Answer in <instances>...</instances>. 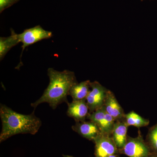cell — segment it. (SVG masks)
<instances>
[{"instance_id": "1", "label": "cell", "mask_w": 157, "mask_h": 157, "mask_svg": "<svg viewBox=\"0 0 157 157\" xmlns=\"http://www.w3.org/2000/svg\"><path fill=\"white\" fill-rule=\"evenodd\" d=\"M47 75L49 78L48 86L40 98L31 104L35 109L42 103H48L53 109L63 103L67 104L70 89L77 82L75 73L70 70L59 72L53 68H48Z\"/></svg>"}, {"instance_id": "2", "label": "cell", "mask_w": 157, "mask_h": 157, "mask_svg": "<svg viewBox=\"0 0 157 157\" xmlns=\"http://www.w3.org/2000/svg\"><path fill=\"white\" fill-rule=\"evenodd\" d=\"M0 117L2 123L1 143L17 134L35 135L42 126V121L35 115L34 111L28 115L21 114L4 104L0 106Z\"/></svg>"}, {"instance_id": "3", "label": "cell", "mask_w": 157, "mask_h": 157, "mask_svg": "<svg viewBox=\"0 0 157 157\" xmlns=\"http://www.w3.org/2000/svg\"><path fill=\"white\" fill-rule=\"evenodd\" d=\"M119 152L129 157H147L151 152L147 143L139 135L136 137H128L125 145Z\"/></svg>"}, {"instance_id": "4", "label": "cell", "mask_w": 157, "mask_h": 157, "mask_svg": "<svg viewBox=\"0 0 157 157\" xmlns=\"http://www.w3.org/2000/svg\"><path fill=\"white\" fill-rule=\"evenodd\" d=\"M90 87L86 101L91 113L103 107L108 90L96 81L90 82Z\"/></svg>"}, {"instance_id": "5", "label": "cell", "mask_w": 157, "mask_h": 157, "mask_svg": "<svg viewBox=\"0 0 157 157\" xmlns=\"http://www.w3.org/2000/svg\"><path fill=\"white\" fill-rule=\"evenodd\" d=\"M95 157H108L119 153V149L110 135L100 133L93 140Z\"/></svg>"}, {"instance_id": "6", "label": "cell", "mask_w": 157, "mask_h": 157, "mask_svg": "<svg viewBox=\"0 0 157 157\" xmlns=\"http://www.w3.org/2000/svg\"><path fill=\"white\" fill-rule=\"evenodd\" d=\"M52 36L51 32L45 30L40 25L25 30L22 33L19 34L20 41L22 43V53L20 59L26 47L43 39H50Z\"/></svg>"}, {"instance_id": "7", "label": "cell", "mask_w": 157, "mask_h": 157, "mask_svg": "<svg viewBox=\"0 0 157 157\" xmlns=\"http://www.w3.org/2000/svg\"><path fill=\"white\" fill-rule=\"evenodd\" d=\"M67 115L73 118L76 122L85 121L89 114V109L86 100L73 101L68 103Z\"/></svg>"}, {"instance_id": "8", "label": "cell", "mask_w": 157, "mask_h": 157, "mask_svg": "<svg viewBox=\"0 0 157 157\" xmlns=\"http://www.w3.org/2000/svg\"><path fill=\"white\" fill-rule=\"evenodd\" d=\"M103 107L107 113L111 116L116 121H123L125 114L123 109L119 104L114 94L108 90Z\"/></svg>"}, {"instance_id": "9", "label": "cell", "mask_w": 157, "mask_h": 157, "mask_svg": "<svg viewBox=\"0 0 157 157\" xmlns=\"http://www.w3.org/2000/svg\"><path fill=\"white\" fill-rule=\"evenodd\" d=\"M72 129L82 137L93 141L101 133L97 125L90 121L76 122L74 125L72 126Z\"/></svg>"}, {"instance_id": "10", "label": "cell", "mask_w": 157, "mask_h": 157, "mask_svg": "<svg viewBox=\"0 0 157 157\" xmlns=\"http://www.w3.org/2000/svg\"><path fill=\"white\" fill-rule=\"evenodd\" d=\"M128 128V125L124 121H116L111 136L119 150L123 148L126 143Z\"/></svg>"}, {"instance_id": "11", "label": "cell", "mask_w": 157, "mask_h": 157, "mask_svg": "<svg viewBox=\"0 0 157 157\" xmlns=\"http://www.w3.org/2000/svg\"><path fill=\"white\" fill-rule=\"evenodd\" d=\"M90 81L89 80L80 83L76 82L70 89L69 95L72 97L73 101L86 100L90 89Z\"/></svg>"}, {"instance_id": "12", "label": "cell", "mask_w": 157, "mask_h": 157, "mask_svg": "<svg viewBox=\"0 0 157 157\" xmlns=\"http://www.w3.org/2000/svg\"><path fill=\"white\" fill-rule=\"evenodd\" d=\"M20 42L19 34L11 29V35L9 37L0 38V59L2 60L9 51Z\"/></svg>"}, {"instance_id": "13", "label": "cell", "mask_w": 157, "mask_h": 157, "mask_svg": "<svg viewBox=\"0 0 157 157\" xmlns=\"http://www.w3.org/2000/svg\"><path fill=\"white\" fill-rule=\"evenodd\" d=\"M124 121L128 126H132L137 128L147 126L149 124V121L144 118L132 111L125 114Z\"/></svg>"}, {"instance_id": "14", "label": "cell", "mask_w": 157, "mask_h": 157, "mask_svg": "<svg viewBox=\"0 0 157 157\" xmlns=\"http://www.w3.org/2000/svg\"><path fill=\"white\" fill-rule=\"evenodd\" d=\"M116 121L111 116L106 112L104 119L99 127L101 133L111 136Z\"/></svg>"}, {"instance_id": "15", "label": "cell", "mask_w": 157, "mask_h": 157, "mask_svg": "<svg viewBox=\"0 0 157 157\" xmlns=\"http://www.w3.org/2000/svg\"><path fill=\"white\" fill-rule=\"evenodd\" d=\"M147 144L153 152L157 153V124L151 128L147 136Z\"/></svg>"}, {"instance_id": "16", "label": "cell", "mask_w": 157, "mask_h": 157, "mask_svg": "<svg viewBox=\"0 0 157 157\" xmlns=\"http://www.w3.org/2000/svg\"><path fill=\"white\" fill-rule=\"evenodd\" d=\"M20 0H0V13L18 2Z\"/></svg>"}, {"instance_id": "17", "label": "cell", "mask_w": 157, "mask_h": 157, "mask_svg": "<svg viewBox=\"0 0 157 157\" xmlns=\"http://www.w3.org/2000/svg\"><path fill=\"white\" fill-rule=\"evenodd\" d=\"M147 157H157V153H151Z\"/></svg>"}, {"instance_id": "18", "label": "cell", "mask_w": 157, "mask_h": 157, "mask_svg": "<svg viewBox=\"0 0 157 157\" xmlns=\"http://www.w3.org/2000/svg\"><path fill=\"white\" fill-rule=\"evenodd\" d=\"M63 157H75L72 155H63Z\"/></svg>"}, {"instance_id": "19", "label": "cell", "mask_w": 157, "mask_h": 157, "mask_svg": "<svg viewBox=\"0 0 157 157\" xmlns=\"http://www.w3.org/2000/svg\"><path fill=\"white\" fill-rule=\"evenodd\" d=\"M108 157H118V156L117 155H109V156Z\"/></svg>"}, {"instance_id": "20", "label": "cell", "mask_w": 157, "mask_h": 157, "mask_svg": "<svg viewBox=\"0 0 157 157\" xmlns=\"http://www.w3.org/2000/svg\"><path fill=\"white\" fill-rule=\"evenodd\" d=\"M141 1H143V0H141Z\"/></svg>"}]
</instances>
